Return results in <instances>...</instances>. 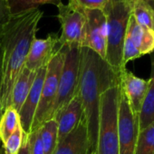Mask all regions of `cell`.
I'll return each mask as SVG.
<instances>
[{
  "instance_id": "obj_1",
  "label": "cell",
  "mask_w": 154,
  "mask_h": 154,
  "mask_svg": "<svg viewBox=\"0 0 154 154\" xmlns=\"http://www.w3.org/2000/svg\"><path fill=\"white\" fill-rule=\"evenodd\" d=\"M44 16L39 8L11 14L0 40L2 51V105L11 106L14 85L25 67L32 43L36 38L38 24Z\"/></svg>"
},
{
  "instance_id": "obj_2",
  "label": "cell",
  "mask_w": 154,
  "mask_h": 154,
  "mask_svg": "<svg viewBox=\"0 0 154 154\" xmlns=\"http://www.w3.org/2000/svg\"><path fill=\"white\" fill-rule=\"evenodd\" d=\"M120 84V72L94 51L88 47L80 49V78L78 95L81 99L86 122L90 154H95L100 104L103 94Z\"/></svg>"
},
{
  "instance_id": "obj_3",
  "label": "cell",
  "mask_w": 154,
  "mask_h": 154,
  "mask_svg": "<svg viewBox=\"0 0 154 154\" xmlns=\"http://www.w3.org/2000/svg\"><path fill=\"white\" fill-rule=\"evenodd\" d=\"M131 11L132 0H108L103 9L107 25L104 60L118 72L126 68L122 63V48Z\"/></svg>"
},
{
  "instance_id": "obj_4",
  "label": "cell",
  "mask_w": 154,
  "mask_h": 154,
  "mask_svg": "<svg viewBox=\"0 0 154 154\" xmlns=\"http://www.w3.org/2000/svg\"><path fill=\"white\" fill-rule=\"evenodd\" d=\"M119 98L120 84L109 88L102 95L95 154H119Z\"/></svg>"
},
{
  "instance_id": "obj_5",
  "label": "cell",
  "mask_w": 154,
  "mask_h": 154,
  "mask_svg": "<svg viewBox=\"0 0 154 154\" xmlns=\"http://www.w3.org/2000/svg\"><path fill=\"white\" fill-rule=\"evenodd\" d=\"M80 49L81 47L75 45L64 46V59L56 98L50 114V120L55 119L78 93L80 78Z\"/></svg>"
},
{
  "instance_id": "obj_6",
  "label": "cell",
  "mask_w": 154,
  "mask_h": 154,
  "mask_svg": "<svg viewBox=\"0 0 154 154\" xmlns=\"http://www.w3.org/2000/svg\"><path fill=\"white\" fill-rule=\"evenodd\" d=\"M63 59L64 46L58 45L56 52L46 66V72L43 83L40 101L35 114L31 132L37 130L45 121L50 120L51 111L57 94Z\"/></svg>"
},
{
  "instance_id": "obj_7",
  "label": "cell",
  "mask_w": 154,
  "mask_h": 154,
  "mask_svg": "<svg viewBox=\"0 0 154 154\" xmlns=\"http://www.w3.org/2000/svg\"><path fill=\"white\" fill-rule=\"evenodd\" d=\"M57 18L61 24L62 33L58 39L60 46L84 47L85 42L86 18L85 11L63 2L56 6Z\"/></svg>"
},
{
  "instance_id": "obj_8",
  "label": "cell",
  "mask_w": 154,
  "mask_h": 154,
  "mask_svg": "<svg viewBox=\"0 0 154 154\" xmlns=\"http://www.w3.org/2000/svg\"><path fill=\"white\" fill-rule=\"evenodd\" d=\"M139 134V116L135 115L120 85L118 108L119 154H135Z\"/></svg>"
},
{
  "instance_id": "obj_9",
  "label": "cell",
  "mask_w": 154,
  "mask_h": 154,
  "mask_svg": "<svg viewBox=\"0 0 154 154\" xmlns=\"http://www.w3.org/2000/svg\"><path fill=\"white\" fill-rule=\"evenodd\" d=\"M86 18L85 42L84 47H88L105 59L107 45L106 17L101 9H85Z\"/></svg>"
},
{
  "instance_id": "obj_10",
  "label": "cell",
  "mask_w": 154,
  "mask_h": 154,
  "mask_svg": "<svg viewBox=\"0 0 154 154\" xmlns=\"http://www.w3.org/2000/svg\"><path fill=\"white\" fill-rule=\"evenodd\" d=\"M58 39L59 35L55 33L49 34L43 39L35 38L30 47L25 67L34 72L46 67L57 50Z\"/></svg>"
},
{
  "instance_id": "obj_11",
  "label": "cell",
  "mask_w": 154,
  "mask_h": 154,
  "mask_svg": "<svg viewBox=\"0 0 154 154\" xmlns=\"http://www.w3.org/2000/svg\"><path fill=\"white\" fill-rule=\"evenodd\" d=\"M120 85L128 99L132 112L139 116L147 94L149 80L136 76L125 68L120 72Z\"/></svg>"
},
{
  "instance_id": "obj_12",
  "label": "cell",
  "mask_w": 154,
  "mask_h": 154,
  "mask_svg": "<svg viewBox=\"0 0 154 154\" xmlns=\"http://www.w3.org/2000/svg\"><path fill=\"white\" fill-rule=\"evenodd\" d=\"M45 72H46V67H43L37 71L36 76L35 78L34 84L30 89V92L18 112L20 118V124L26 134H29L31 132L33 121L40 101Z\"/></svg>"
},
{
  "instance_id": "obj_13",
  "label": "cell",
  "mask_w": 154,
  "mask_h": 154,
  "mask_svg": "<svg viewBox=\"0 0 154 154\" xmlns=\"http://www.w3.org/2000/svg\"><path fill=\"white\" fill-rule=\"evenodd\" d=\"M54 154H90L88 131L84 116L77 127L58 142Z\"/></svg>"
},
{
  "instance_id": "obj_14",
  "label": "cell",
  "mask_w": 154,
  "mask_h": 154,
  "mask_svg": "<svg viewBox=\"0 0 154 154\" xmlns=\"http://www.w3.org/2000/svg\"><path fill=\"white\" fill-rule=\"evenodd\" d=\"M84 116L81 99L77 94L54 119L58 125V142L73 131Z\"/></svg>"
},
{
  "instance_id": "obj_15",
  "label": "cell",
  "mask_w": 154,
  "mask_h": 154,
  "mask_svg": "<svg viewBox=\"0 0 154 154\" xmlns=\"http://www.w3.org/2000/svg\"><path fill=\"white\" fill-rule=\"evenodd\" d=\"M126 35L131 38L141 56L154 51V30L140 26L132 14L130 17Z\"/></svg>"
},
{
  "instance_id": "obj_16",
  "label": "cell",
  "mask_w": 154,
  "mask_h": 154,
  "mask_svg": "<svg viewBox=\"0 0 154 154\" xmlns=\"http://www.w3.org/2000/svg\"><path fill=\"white\" fill-rule=\"evenodd\" d=\"M36 73L37 72L30 71L24 67L14 85L11 94V106L18 112L30 92Z\"/></svg>"
},
{
  "instance_id": "obj_17",
  "label": "cell",
  "mask_w": 154,
  "mask_h": 154,
  "mask_svg": "<svg viewBox=\"0 0 154 154\" xmlns=\"http://www.w3.org/2000/svg\"><path fill=\"white\" fill-rule=\"evenodd\" d=\"M150 55V78L145 100L139 115V131L154 122V51Z\"/></svg>"
},
{
  "instance_id": "obj_18",
  "label": "cell",
  "mask_w": 154,
  "mask_h": 154,
  "mask_svg": "<svg viewBox=\"0 0 154 154\" xmlns=\"http://www.w3.org/2000/svg\"><path fill=\"white\" fill-rule=\"evenodd\" d=\"M38 131L45 154H54L58 145V125L56 120L45 121L38 128Z\"/></svg>"
},
{
  "instance_id": "obj_19",
  "label": "cell",
  "mask_w": 154,
  "mask_h": 154,
  "mask_svg": "<svg viewBox=\"0 0 154 154\" xmlns=\"http://www.w3.org/2000/svg\"><path fill=\"white\" fill-rule=\"evenodd\" d=\"M20 124L18 112L12 106L3 111L0 118V140L4 144Z\"/></svg>"
},
{
  "instance_id": "obj_20",
  "label": "cell",
  "mask_w": 154,
  "mask_h": 154,
  "mask_svg": "<svg viewBox=\"0 0 154 154\" xmlns=\"http://www.w3.org/2000/svg\"><path fill=\"white\" fill-rule=\"evenodd\" d=\"M135 154H154V122L139 131Z\"/></svg>"
},
{
  "instance_id": "obj_21",
  "label": "cell",
  "mask_w": 154,
  "mask_h": 154,
  "mask_svg": "<svg viewBox=\"0 0 154 154\" xmlns=\"http://www.w3.org/2000/svg\"><path fill=\"white\" fill-rule=\"evenodd\" d=\"M131 14L140 26L153 29V11L143 0H132Z\"/></svg>"
},
{
  "instance_id": "obj_22",
  "label": "cell",
  "mask_w": 154,
  "mask_h": 154,
  "mask_svg": "<svg viewBox=\"0 0 154 154\" xmlns=\"http://www.w3.org/2000/svg\"><path fill=\"white\" fill-rule=\"evenodd\" d=\"M11 14L19 13L31 8H39L44 5H54L57 6L62 0H6Z\"/></svg>"
},
{
  "instance_id": "obj_23",
  "label": "cell",
  "mask_w": 154,
  "mask_h": 154,
  "mask_svg": "<svg viewBox=\"0 0 154 154\" xmlns=\"http://www.w3.org/2000/svg\"><path fill=\"white\" fill-rule=\"evenodd\" d=\"M27 136L28 134L24 131L21 124H19L17 130L3 144L4 154H18L19 150L26 141Z\"/></svg>"
},
{
  "instance_id": "obj_24",
  "label": "cell",
  "mask_w": 154,
  "mask_h": 154,
  "mask_svg": "<svg viewBox=\"0 0 154 154\" xmlns=\"http://www.w3.org/2000/svg\"><path fill=\"white\" fill-rule=\"evenodd\" d=\"M140 56H141L140 53L136 48V46L134 45V44L132 43L131 38L126 35L125 39H124V43H123V48H122V63H123V65L125 66L126 63H129L130 61L138 59Z\"/></svg>"
},
{
  "instance_id": "obj_25",
  "label": "cell",
  "mask_w": 154,
  "mask_h": 154,
  "mask_svg": "<svg viewBox=\"0 0 154 154\" xmlns=\"http://www.w3.org/2000/svg\"><path fill=\"white\" fill-rule=\"evenodd\" d=\"M108 0H69V5L78 9H101L103 10Z\"/></svg>"
},
{
  "instance_id": "obj_26",
  "label": "cell",
  "mask_w": 154,
  "mask_h": 154,
  "mask_svg": "<svg viewBox=\"0 0 154 154\" xmlns=\"http://www.w3.org/2000/svg\"><path fill=\"white\" fill-rule=\"evenodd\" d=\"M30 154H45L38 129L28 134Z\"/></svg>"
},
{
  "instance_id": "obj_27",
  "label": "cell",
  "mask_w": 154,
  "mask_h": 154,
  "mask_svg": "<svg viewBox=\"0 0 154 154\" xmlns=\"http://www.w3.org/2000/svg\"><path fill=\"white\" fill-rule=\"evenodd\" d=\"M10 16L11 12L7 1L6 0H0V40H1L3 31L10 18Z\"/></svg>"
},
{
  "instance_id": "obj_28",
  "label": "cell",
  "mask_w": 154,
  "mask_h": 154,
  "mask_svg": "<svg viewBox=\"0 0 154 154\" xmlns=\"http://www.w3.org/2000/svg\"><path fill=\"white\" fill-rule=\"evenodd\" d=\"M3 113V105H2V51L0 47V118Z\"/></svg>"
},
{
  "instance_id": "obj_29",
  "label": "cell",
  "mask_w": 154,
  "mask_h": 154,
  "mask_svg": "<svg viewBox=\"0 0 154 154\" xmlns=\"http://www.w3.org/2000/svg\"><path fill=\"white\" fill-rule=\"evenodd\" d=\"M143 1L151 8V10L154 12V0H143Z\"/></svg>"
},
{
  "instance_id": "obj_30",
  "label": "cell",
  "mask_w": 154,
  "mask_h": 154,
  "mask_svg": "<svg viewBox=\"0 0 154 154\" xmlns=\"http://www.w3.org/2000/svg\"><path fill=\"white\" fill-rule=\"evenodd\" d=\"M2 146H3V144H2V142H1V140H0V151H1V148H2Z\"/></svg>"
},
{
  "instance_id": "obj_31",
  "label": "cell",
  "mask_w": 154,
  "mask_h": 154,
  "mask_svg": "<svg viewBox=\"0 0 154 154\" xmlns=\"http://www.w3.org/2000/svg\"><path fill=\"white\" fill-rule=\"evenodd\" d=\"M152 18H153V30H154V12L152 14Z\"/></svg>"
},
{
  "instance_id": "obj_32",
  "label": "cell",
  "mask_w": 154,
  "mask_h": 154,
  "mask_svg": "<svg viewBox=\"0 0 154 154\" xmlns=\"http://www.w3.org/2000/svg\"><path fill=\"white\" fill-rule=\"evenodd\" d=\"M0 154H4V149H3V146L1 148V151H0Z\"/></svg>"
}]
</instances>
